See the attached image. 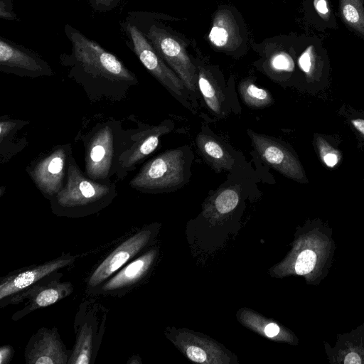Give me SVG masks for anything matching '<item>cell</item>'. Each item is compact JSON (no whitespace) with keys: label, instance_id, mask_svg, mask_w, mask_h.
<instances>
[{"label":"cell","instance_id":"1","mask_svg":"<svg viewBox=\"0 0 364 364\" xmlns=\"http://www.w3.org/2000/svg\"><path fill=\"white\" fill-rule=\"evenodd\" d=\"M65 36L71 43L70 53L60 56L61 64L70 68V75L82 80L111 84H131L136 77L114 55L67 23Z\"/></svg>","mask_w":364,"mask_h":364},{"label":"cell","instance_id":"2","mask_svg":"<svg viewBox=\"0 0 364 364\" xmlns=\"http://www.w3.org/2000/svg\"><path fill=\"white\" fill-rule=\"evenodd\" d=\"M301 245L293 266L294 273L317 286L329 274L333 262L336 244L333 230L328 225L316 221L304 230Z\"/></svg>","mask_w":364,"mask_h":364},{"label":"cell","instance_id":"3","mask_svg":"<svg viewBox=\"0 0 364 364\" xmlns=\"http://www.w3.org/2000/svg\"><path fill=\"white\" fill-rule=\"evenodd\" d=\"M108 311L98 301H82L73 323L75 342L68 364H93L100 348Z\"/></svg>","mask_w":364,"mask_h":364},{"label":"cell","instance_id":"4","mask_svg":"<svg viewBox=\"0 0 364 364\" xmlns=\"http://www.w3.org/2000/svg\"><path fill=\"white\" fill-rule=\"evenodd\" d=\"M70 167L67 186L59 191L52 203L58 216L84 217L95 213L109 203V189L84 178Z\"/></svg>","mask_w":364,"mask_h":364},{"label":"cell","instance_id":"5","mask_svg":"<svg viewBox=\"0 0 364 364\" xmlns=\"http://www.w3.org/2000/svg\"><path fill=\"white\" fill-rule=\"evenodd\" d=\"M126 46L146 69L168 91L191 109L185 97V85L178 76L157 53L142 32L127 18L119 22Z\"/></svg>","mask_w":364,"mask_h":364},{"label":"cell","instance_id":"6","mask_svg":"<svg viewBox=\"0 0 364 364\" xmlns=\"http://www.w3.org/2000/svg\"><path fill=\"white\" fill-rule=\"evenodd\" d=\"M185 156L181 149L166 151L146 163L130 182L141 191L180 188L186 181Z\"/></svg>","mask_w":364,"mask_h":364},{"label":"cell","instance_id":"7","mask_svg":"<svg viewBox=\"0 0 364 364\" xmlns=\"http://www.w3.org/2000/svg\"><path fill=\"white\" fill-rule=\"evenodd\" d=\"M136 26L142 32L161 58L178 76L186 88L195 92L198 79L196 69L184 47L173 36L155 23L149 25L146 29Z\"/></svg>","mask_w":364,"mask_h":364},{"label":"cell","instance_id":"8","mask_svg":"<svg viewBox=\"0 0 364 364\" xmlns=\"http://www.w3.org/2000/svg\"><path fill=\"white\" fill-rule=\"evenodd\" d=\"M63 276L61 271L52 273L12 298L8 305L21 303H24V305L11 316V320L19 321L37 309L51 306L70 296L74 291L73 284L62 282Z\"/></svg>","mask_w":364,"mask_h":364},{"label":"cell","instance_id":"9","mask_svg":"<svg viewBox=\"0 0 364 364\" xmlns=\"http://www.w3.org/2000/svg\"><path fill=\"white\" fill-rule=\"evenodd\" d=\"M76 259V255L63 253L57 258L10 272L1 278L0 307L4 308L8 306V302L12 298L27 290L49 274L71 266Z\"/></svg>","mask_w":364,"mask_h":364},{"label":"cell","instance_id":"10","mask_svg":"<svg viewBox=\"0 0 364 364\" xmlns=\"http://www.w3.org/2000/svg\"><path fill=\"white\" fill-rule=\"evenodd\" d=\"M151 231L143 229L122 242L95 268L88 277L86 290L91 294L124 265L136 257L147 245Z\"/></svg>","mask_w":364,"mask_h":364},{"label":"cell","instance_id":"11","mask_svg":"<svg viewBox=\"0 0 364 364\" xmlns=\"http://www.w3.org/2000/svg\"><path fill=\"white\" fill-rule=\"evenodd\" d=\"M0 70L19 75H50L53 70L36 52L0 36Z\"/></svg>","mask_w":364,"mask_h":364},{"label":"cell","instance_id":"12","mask_svg":"<svg viewBox=\"0 0 364 364\" xmlns=\"http://www.w3.org/2000/svg\"><path fill=\"white\" fill-rule=\"evenodd\" d=\"M71 352L55 327H41L29 339L24 357L27 364H68Z\"/></svg>","mask_w":364,"mask_h":364},{"label":"cell","instance_id":"13","mask_svg":"<svg viewBox=\"0 0 364 364\" xmlns=\"http://www.w3.org/2000/svg\"><path fill=\"white\" fill-rule=\"evenodd\" d=\"M153 259V252H146L135 257L91 294L112 296H124L132 291L146 275Z\"/></svg>","mask_w":364,"mask_h":364},{"label":"cell","instance_id":"14","mask_svg":"<svg viewBox=\"0 0 364 364\" xmlns=\"http://www.w3.org/2000/svg\"><path fill=\"white\" fill-rule=\"evenodd\" d=\"M252 146L262 159L282 174L296 180L303 173L295 157L280 143L271 137L248 131Z\"/></svg>","mask_w":364,"mask_h":364},{"label":"cell","instance_id":"15","mask_svg":"<svg viewBox=\"0 0 364 364\" xmlns=\"http://www.w3.org/2000/svg\"><path fill=\"white\" fill-rule=\"evenodd\" d=\"M331 364H364V322L349 332L338 334L333 346L323 342Z\"/></svg>","mask_w":364,"mask_h":364},{"label":"cell","instance_id":"16","mask_svg":"<svg viewBox=\"0 0 364 364\" xmlns=\"http://www.w3.org/2000/svg\"><path fill=\"white\" fill-rule=\"evenodd\" d=\"M65 155L62 151L54 152L45 159L34 171V180L41 190L53 196L59 191L63 178Z\"/></svg>","mask_w":364,"mask_h":364},{"label":"cell","instance_id":"17","mask_svg":"<svg viewBox=\"0 0 364 364\" xmlns=\"http://www.w3.org/2000/svg\"><path fill=\"white\" fill-rule=\"evenodd\" d=\"M196 144L202 156L217 171L229 170L232 166L233 158L213 136L200 133L196 137Z\"/></svg>","mask_w":364,"mask_h":364},{"label":"cell","instance_id":"18","mask_svg":"<svg viewBox=\"0 0 364 364\" xmlns=\"http://www.w3.org/2000/svg\"><path fill=\"white\" fill-rule=\"evenodd\" d=\"M208 39L213 46L220 48L236 43L238 40L236 24L230 12L223 11L215 15Z\"/></svg>","mask_w":364,"mask_h":364},{"label":"cell","instance_id":"19","mask_svg":"<svg viewBox=\"0 0 364 364\" xmlns=\"http://www.w3.org/2000/svg\"><path fill=\"white\" fill-rule=\"evenodd\" d=\"M343 21L364 37V0H339Z\"/></svg>","mask_w":364,"mask_h":364},{"label":"cell","instance_id":"20","mask_svg":"<svg viewBox=\"0 0 364 364\" xmlns=\"http://www.w3.org/2000/svg\"><path fill=\"white\" fill-rule=\"evenodd\" d=\"M172 127V123L166 122L148 132L147 135L141 141L129 156L128 163L130 164L138 163L153 152L159 144V136L169 132Z\"/></svg>","mask_w":364,"mask_h":364},{"label":"cell","instance_id":"21","mask_svg":"<svg viewBox=\"0 0 364 364\" xmlns=\"http://www.w3.org/2000/svg\"><path fill=\"white\" fill-rule=\"evenodd\" d=\"M197 83L208 107L216 114L222 112L223 95L204 70L200 69Z\"/></svg>","mask_w":364,"mask_h":364},{"label":"cell","instance_id":"22","mask_svg":"<svg viewBox=\"0 0 364 364\" xmlns=\"http://www.w3.org/2000/svg\"><path fill=\"white\" fill-rule=\"evenodd\" d=\"M239 92L244 102L252 108H263L273 102L272 96L269 91L257 87L247 80L240 82Z\"/></svg>","mask_w":364,"mask_h":364},{"label":"cell","instance_id":"23","mask_svg":"<svg viewBox=\"0 0 364 364\" xmlns=\"http://www.w3.org/2000/svg\"><path fill=\"white\" fill-rule=\"evenodd\" d=\"M238 201V192L232 187H225L217 193L214 205L218 213L225 214L235 209Z\"/></svg>","mask_w":364,"mask_h":364},{"label":"cell","instance_id":"24","mask_svg":"<svg viewBox=\"0 0 364 364\" xmlns=\"http://www.w3.org/2000/svg\"><path fill=\"white\" fill-rule=\"evenodd\" d=\"M321 46L318 40L316 39L315 43H310L298 58L299 66L306 75H311L314 70L318 53V50Z\"/></svg>","mask_w":364,"mask_h":364},{"label":"cell","instance_id":"25","mask_svg":"<svg viewBox=\"0 0 364 364\" xmlns=\"http://www.w3.org/2000/svg\"><path fill=\"white\" fill-rule=\"evenodd\" d=\"M313 9L316 14V23H321L324 27L335 28L336 21L330 8L328 0H313Z\"/></svg>","mask_w":364,"mask_h":364},{"label":"cell","instance_id":"26","mask_svg":"<svg viewBox=\"0 0 364 364\" xmlns=\"http://www.w3.org/2000/svg\"><path fill=\"white\" fill-rule=\"evenodd\" d=\"M269 65L272 70L277 72H290L292 71L294 68L291 58L284 52H279L274 54L270 58Z\"/></svg>","mask_w":364,"mask_h":364},{"label":"cell","instance_id":"27","mask_svg":"<svg viewBox=\"0 0 364 364\" xmlns=\"http://www.w3.org/2000/svg\"><path fill=\"white\" fill-rule=\"evenodd\" d=\"M122 0H89L91 7L97 11L107 12L116 8Z\"/></svg>","mask_w":364,"mask_h":364},{"label":"cell","instance_id":"28","mask_svg":"<svg viewBox=\"0 0 364 364\" xmlns=\"http://www.w3.org/2000/svg\"><path fill=\"white\" fill-rule=\"evenodd\" d=\"M0 18L6 21L18 20L13 10L12 0H0Z\"/></svg>","mask_w":364,"mask_h":364},{"label":"cell","instance_id":"29","mask_svg":"<svg viewBox=\"0 0 364 364\" xmlns=\"http://www.w3.org/2000/svg\"><path fill=\"white\" fill-rule=\"evenodd\" d=\"M106 154L107 151L105 146L102 144H96L93 145L90 149L89 157L93 164H97L104 160L106 157Z\"/></svg>","mask_w":364,"mask_h":364},{"label":"cell","instance_id":"30","mask_svg":"<svg viewBox=\"0 0 364 364\" xmlns=\"http://www.w3.org/2000/svg\"><path fill=\"white\" fill-rule=\"evenodd\" d=\"M186 355L190 360L196 363H204L207 358V355L203 349L193 346L186 349Z\"/></svg>","mask_w":364,"mask_h":364},{"label":"cell","instance_id":"31","mask_svg":"<svg viewBox=\"0 0 364 364\" xmlns=\"http://www.w3.org/2000/svg\"><path fill=\"white\" fill-rule=\"evenodd\" d=\"M320 150L321 158L327 166L333 167L337 164L338 157L333 151L327 150L324 147L320 148Z\"/></svg>","mask_w":364,"mask_h":364},{"label":"cell","instance_id":"32","mask_svg":"<svg viewBox=\"0 0 364 364\" xmlns=\"http://www.w3.org/2000/svg\"><path fill=\"white\" fill-rule=\"evenodd\" d=\"M14 354V348L10 345L0 347V364H8L12 360Z\"/></svg>","mask_w":364,"mask_h":364},{"label":"cell","instance_id":"33","mask_svg":"<svg viewBox=\"0 0 364 364\" xmlns=\"http://www.w3.org/2000/svg\"><path fill=\"white\" fill-rule=\"evenodd\" d=\"M279 327L274 323H269L264 328V333L268 337H274L279 332Z\"/></svg>","mask_w":364,"mask_h":364},{"label":"cell","instance_id":"34","mask_svg":"<svg viewBox=\"0 0 364 364\" xmlns=\"http://www.w3.org/2000/svg\"><path fill=\"white\" fill-rule=\"evenodd\" d=\"M350 122L353 127L364 136V119H353Z\"/></svg>","mask_w":364,"mask_h":364}]
</instances>
